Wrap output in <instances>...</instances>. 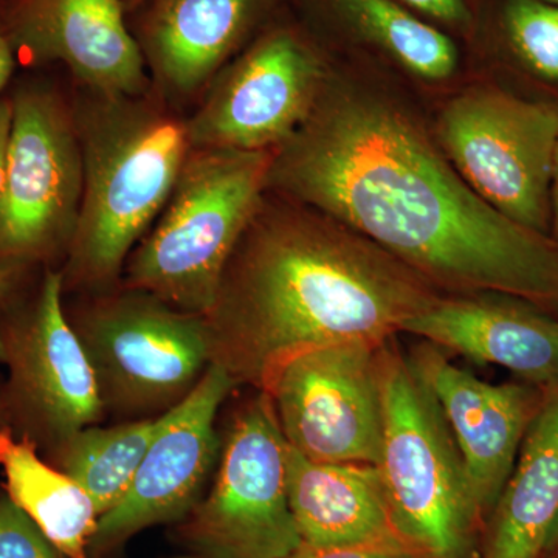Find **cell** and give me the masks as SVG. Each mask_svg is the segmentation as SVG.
Instances as JSON below:
<instances>
[{
	"mask_svg": "<svg viewBox=\"0 0 558 558\" xmlns=\"http://www.w3.org/2000/svg\"><path fill=\"white\" fill-rule=\"evenodd\" d=\"M399 110L323 90L275 150L267 191L357 231L449 295L519 296L558 318V241L487 204Z\"/></svg>",
	"mask_w": 558,
	"mask_h": 558,
	"instance_id": "cell-1",
	"label": "cell"
},
{
	"mask_svg": "<svg viewBox=\"0 0 558 558\" xmlns=\"http://www.w3.org/2000/svg\"><path fill=\"white\" fill-rule=\"evenodd\" d=\"M440 295L357 231L267 191L205 315L211 365L264 392L290 360L384 343Z\"/></svg>",
	"mask_w": 558,
	"mask_h": 558,
	"instance_id": "cell-2",
	"label": "cell"
},
{
	"mask_svg": "<svg viewBox=\"0 0 558 558\" xmlns=\"http://www.w3.org/2000/svg\"><path fill=\"white\" fill-rule=\"evenodd\" d=\"M72 86L83 201L61 269L62 295L120 284L132 250L159 218L193 149L186 113L154 87L126 95Z\"/></svg>",
	"mask_w": 558,
	"mask_h": 558,
	"instance_id": "cell-3",
	"label": "cell"
},
{
	"mask_svg": "<svg viewBox=\"0 0 558 558\" xmlns=\"http://www.w3.org/2000/svg\"><path fill=\"white\" fill-rule=\"evenodd\" d=\"M271 150L193 148L120 284L207 315L231 252L267 194Z\"/></svg>",
	"mask_w": 558,
	"mask_h": 558,
	"instance_id": "cell-4",
	"label": "cell"
},
{
	"mask_svg": "<svg viewBox=\"0 0 558 558\" xmlns=\"http://www.w3.org/2000/svg\"><path fill=\"white\" fill-rule=\"evenodd\" d=\"M384 440L377 462L392 526L421 558H478L484 521L432 389L396 337L379 348Z\"/></svg>",
	"mask_w": 558,
	"mask_h": 558,
	"instance_id": "cell-5",
	"label": "cell"
},
{
	"mask_svg": "<svg viewBox=\"0 0 558 558\" xmlns=\"http://www.w3.org/2000/svg\"><path fill=\"white\" fill-rule=\"evenodd\" d=\"M0 194V269L61 270L78 226L83 154L64 69L21 70Z\"/></svg>",
	"mask_w": 558,
	"mask_h": 558,
	"instance_id": "cell-6",
	"label": "cell"
},
{
	"mask_svg": "<svg viewBox=\"0 0 558 558\" xmlns=\"http://www.w3.org/2000/svg\"><path fill=\"white\" fill-rule=\"evenodd\" d=\"M70 328L94 371L106 414L159 418L197 387L211 365L205 315L143 290L62 295Z\"/></svg>",
	"mask_w": 558,
	"mask_h": 558,
	"instance_id": "cell-7",
	"label": "cell"
},
{
	"mask_svg": "<svg viewBox=\"0 0 558 558\" xmlns=\"http://www.w3.org/2000/svg\"><path fill=\"white\" fill-rule=\"evenodd\" d=\"M10 429L40 457L105 421L94 371L62 307L61 270H33L0 301Z\"/></svg>",
	"mask_w": 558,
	"mask_h": 558,
	"instance_id": "cell-8",
	"label": "cell"
},
{
	"mask_svg": "<svg viewBox=\"0 0 558 558\" xmlns=\"http://www.w3.org/2000/svg\"><path fill=\"white\" fill-rule=\"evenodd\" d=\"M220 435L211 487L174 523L199 558H286L303 545L286 483L288 442L269 396L252 389Z\"/></svg>",
	"mask_w": 558,
	"mask_h": 558,
	"instance_id": "cell-9",
	"label": "cell"
},
{
	"mask_svg": "<svg viewBox=\"0 0 558 558\" xmlns=\"http://www.w3.org/2000/svg\"><path fill=\"white\" fill-rule=\"evenodd\" d=\"M325 87V58L311 33L275 17L186 116L191 145L274 153L306 123Z\"/></svg>",
	"mask_w": 558,
	"mask_h": 558,
	"instance_id": "cell-10",
	"label": "cell"
},
{
	"mask_svg": "<svg viewBox=\"0 0 558 558\" xmlns=\"http://www.w3.org/2000/svg\"><path fill=\"white\" fill-rule=\"evenodd\" d=\"M438 132L450 163L475 193L513 222L550 234L557 105L480 87L446 106Z\"/></svg>",
	"mask_w": 558,
	"mask_h": 558,
	"instance_id": "cell-11",
	"label": "cell"
},
{
	"mask_svg": "<svg viewBox=\"0 0 558 558\" xmlns=\"http://www.w3.org/2000/svg\"><path fill=\"white\" fill-rule=\"evenodd\" d=\"M380 344L318 348L279 369L264 392L289 447L315 462L377 465L384 440Z\"/></svg>",
	"mask_w": 558,
	"mask_h": 558,
	"instance_id": "cell-12",
	"label": "cell"
},
{
	"mask_svg": "<svg viewBox=\"0 0 558 558\" xmlns=\"http://www.w3.org/2000/svg\"><path fill=\"white\" fill-rule=\"evenodd\" d=\"M236 388L209 365L197 387L159 417L126 497L98 519L87 558H108L145 529L178 523L197 505L219 461L220 407Z\"/></svg>",
	"mask_w": 558,
	"mask_h": 558,
	"instance_id": "cell-13",
	"label": "cell"
},
{
	"mask_svg": "<svg viewBox=\"0 0 558 558\" xmlns=\"http://www.w3.org/2000/svg\"><path fill=\"white\" fill-rule=\"evenodd\" d=\"M282 0H143L128 14L154 90L189 113Z\"/></svg>",
	"mask_w": 558,
	"mask_h": 558,
	"instance_id": "cell-14",
	"label": "cell"
},
{
	"mask_svg": "<svg viewBox=\"0 0 558 558\" xmlns=\"http://www.w3.org/2000/svg\"><path fill=\"white\" fill-rule=\"evenodd\" d=\"M3 11L20 70L61 68L102 94L153 87L121 0H3Z\"/></svg>",
	"mask_w": 558,
	"mask_h": 558,
	"instance_id": "cell-15",
	"label": "cell"
},
{
	"mask_svg": "<svg viewBox=\"0 0 558 558\" xmlns=\"http://www.w3.org/2000/svg\"><path fill=\"white\" fill-rule=\"evenodd\" d=\"M409 357L457 440L473 505L486 526L537 416L545 387L524 380L488 384L458 368L447 352L428 341L411 349Z\"/></svg>",
	"mask_w": 558,
	"mask_h": 558,
	"instance_id": "cell-16",
	"label": "cell"
},
{
	"mask_svg": "<svg viewBox=\"0 0 558 558\" xmlns=\"http://www.w3.org/2000/svg\"><path fill=\"white\" fill-rule=\"evenodd\" d=\"M402 332L444 352L501 366L538 387L558 380V318L519 296L440 295Z\"/></svg>",
	"mask_w": 558,
	"mask_h": 558,
	"instance_id": "cell-17",
	"label": "cell"
},
{
	"mask_svg": "<svg viewBox=\"0 0 558 558\" xmlns=\"http://www.w3.org/2000/svg\"><path fill=\"white\" fill-rule=\"evenodd\" d=\"M286 483L303 543L409 548L392 526L377 465L315 462L288 446Z\"/></svg>",
	"mask_w": 558,
	"mask_h": 558,
	"instance_id": "cell-18",
	"label": "cell"
},
{
	"mask_svg": "<svg viewBox=\"0 0 558 558\" xmlns=\"http://www.w3.org/2000/svg\"><path fill=\"white\" fill-rule=\"evenodd\" d=\"M558 515V380L545 387L508 483L484 526L478 558H543Z\"/></svg>",
	"mask_w": 558,
	"mask_h": 558,
	"instance_id": "cell-19",
	"label": "cell"
},
{
	"mask_svg": "<svg viewBox=\"0 0 558 558\" xmlns=\"http://www.w3.org/2000/svg\"><path fill=\"white\" fill-rule=\"evenodd\" d=\"M3 492L38 526L64 558H87L98 513L89 495L39 451L17 439L10 428L0 432Z\"/></svg>",
	"mask_w": 558,
	"mask_h": 558,
	"instance_id": "cell-20",
	"label": "cell"
},
{
	"mask_svg": "<svg viewBox=\"0 0 558 558\" xmlns=\"http://www.w3.org/2000/svg\"><path fill=\"white\" fill-rule=\"evenodd\" d=\"M328 13L344 31L398 62L411 75L427 81L457 72V44L442 28L396 0H306Z\"/></svg>",
	"mask_w": 558,
	"mask_h": 558,
	"instance_id": "cell-21",
	"label": "cell"
},
{
	"mask_svg": "<svg viewBox=\"0 0 558 558\" xmlns=\"http://www.w3.org/2000/svg\"><path fill=\"white\" fill-rule=\"evenodd\" d=\"M157 424L159 418L90 425L44 459L89 495L100 519L126 497Z\"/></svg>",
	"mask_w": 558,
	"mask_h": 558,
	"instance_id": "cell-22",
	"label": "cell"
},
{
	"mask_svg": "<svg viewBox=\"0 0 558 558\" xmlns=\"http://www.w3.org/2000/svg\"><path fill=\"white\" fill-rule=\"evenodd\" d=\"M498 21L509 53L532 75L558 83V3L505 0Z\"/></svg>",
	"mask_w": 558,
	"mask_h": 558,
	"instance_id": "cell-23",
	"label": "cell"
},
{
	"mask_svg": "<svg viewBox=\"0 0 558 558\" xmlns=\"http://www.w3.org/2000/svg\"><path fill=\"white\" fill-rule=\"evenodd\" d=\"M0 558H64L5 492L0 494Z\"/></svg>",
	"mask_w": 558,
	"mask_h": 558,
	"instance_id": "cell-24",
	"label": "cell"
},
{
	"mask_svg": "<svg viewBox=\"0 0 558 558\" xmlns=\"http://www.w3.org/2000/svg\"><path fill=\"white\" fill-rule=\"evenodd\" d=\"M435 25L465 31L473 21L472 0H396Z\"/></svg>",
	"mask_w": 558,
	"mask_h": 558,
	"instance_id": "cell-25",
	"label": "cell"
},
{
	"mask_svg": "<svg viewBox=\"0 0 558 558\" xmlns=\"http://www.w3.org/2000/svg\"><path fill=\"white\" fill-rule=\"evenodd\" d=\"M286 558H421L403 546H314L303 543Z\"/></svg>",
	"mask_w": 558,
	"mask_h": 558,
	"instance_id": "cell-26",
	"label": "cell"
},
{
	"mask_svg": "<svg viewBox=\"0 0 558 558\" xmlns=\"http://www.w3.org/2000/svg\"><path fill=\"white\" fill-rule=\"evenodd\" d=\"M17 65L16 53L11 44L9 28H7L5 11L3 0H0V97L9 90L10 84L16 76Z\"/></svg>",
	"mask_w": 558,
	"mask_h": 558,
	"instance_id": "cell-27",
	"label": "cell"
},
{
	"mask_svg": "<svg viewBox=\"0 0 558 558\" xmlns=\"http://www.w3.org/2000/svg\"><path fill=\"white\" fill-rule=\"evenodd\" d=\"M11 123H13V105H11L9 90H7L0 97V194H2L3 183H5Z\"/></svg>",
	"mask_w": 558,
	"mask_h": 558,
	"instance_id": "cell-28",
	"label": "cell"
},
{
	"mask_svg": "<svg viewBox=\"0 0 558 558\" xmlns=\"http://www.w3.org/2000/svg\"><path fill=\"white\" fill-rule=\"evenodd\" d=\"M550 236L558 241V140L554 156L553 185H550Z\"/></svg>",
	"mask_w": 558,
	"mask_h": 558,
	"instance_id": "cell-29",
	"label": "cell"
},
{
	"mask_svg": "<svg viewBox=\"0 0 558 558\" xmlns=\"http://www.w3.org/2000/svg\"><path fill=\"white\" fill-rule=\"evenodd\" d=\"M33 270L0 269V301L7 299Z\"/></svg>",
	"mask_w": 558,
	"mask_h": 558,
	"instance_id": "cell-30",
	"label": "cell"
},
{
	"mask_svg": "<svg viewBox=\"0 0 558 558\" xmlns=\"http://www.w3.org/2000/svg\"><path fill=\"white\" fill-rule=\"evenodd\" d=\"M10 428V418H9V407H7L5 399V377L3 374H0V432L3 429ZM3 487L0 484V494H2Z\"/></svg>",
	"mask_w": 558,
	"mask_h": 558,
	"instance_id": "cell-31",
	"label": "cell"
},
{
	"mask_svg": "<svg viewBox=\"0 0 558 558\" xmlns=\"http://www.w3.org/2000/svg\"><path fill=\"white\" fill-rule=\"evenodd\" d=\"M543 558H558V515L550 531L548 543H546L545 554Z\"/></svg>",
	"mask_w": 558,
	"mask_h": 558,
	"instance_id": "cell-32",
	"label": "cell"
},
{
	"mask_svg": "<svg viewBox=\"0 0 558 558\" xmlns=\"http://www.w3.org/2000/svg\"><path fill=\"white\" fill-rule=\"evenodd\" d=\"M123 2L124 10H126V14H131L132 11L137 9L140 3L143 2V0H121Z\"/></svg>",
	"mask_w": 558,
	"mask_h": 558,
	"instance_id": "cell-33",
	"label": "cell"
},
{
	"mask_svg": "<svg viewBox=\"0 0 558 558\" xmlns=\"http://www.w3.org/2000/svg\"><path fill=\"white\" fill-rule=\"evenodd\" d=\"M548 2L558 3V0H548Z\"/></svg>",
	"mask_w": 558,
	"mask_h": 558,
	"instance_id": "cell-34",
	"label": "cell"
}]
</instances>
